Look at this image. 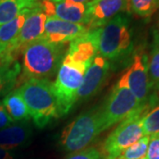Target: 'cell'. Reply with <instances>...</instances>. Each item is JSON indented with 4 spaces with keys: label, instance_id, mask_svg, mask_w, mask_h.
Returning a JSON list of instances; mask_svg holds the SVG:
<instances>
[{
    "label": "cell",
    "instance_id": "24",
    "mask_svg": "<svg viewBox=\"0 0 159 159\" xmlns=\"http://www.w3.org/2000/svg\"><path fill=\"white\" fill-rule=\"evenodd\" d=\"M65 159H102V154L96 147H89L77 152L71 153Z\"/></svg>",
    "mask_w": 159,
    "mask_h": 159
},
{
    "label": "cell",
    "instance_id": "21",
    "mask_svg": "<svg viewBox=\"0 0 159 159\" xmlns=\"http://www.w3.org/2000/svg\"><path fill=\"white\" fill-rule=\"evenodd\" d=\"M150 136L143 135L136 142L124 149L115 159H143L148 150Z\"/></svg>",
    "mask_w": 159,
    "mask_h": 159
},
{
    "label": "cell",
    "instance_id": "19",
    "mask_svg": "<svg viewBox=\"0 0 159 159\" xmlns=\"http://www.w3.org/2000/svg\"><path fill=\"white\" fill-rule=\"evenodd\" d=\"M39 5L38 0H0V26L9 22L23 10Z\"/></svg>",
    "mask_w": 159,
    "mask_h": 159
},
{
    "label": "cell",
    "instance_id": "1",
    "mask_svg": "<svg viewBox=\"0 0 159 159\" xmlns=\"http://www.w3.org/2000/svg\"><path fill=\"white\" fill-rule=\"evenodd\" d=\"M134 52L130 19L118 14L98 29V54L111 63L124 62Z\"/></svg>",
    "mask_w": 159,
    "mask_h": 159
},
{
    "label": "cell",
    "instance_id": "31",
    "mask_svg": "<svg viewBox=\"0 0 159 159\" xmlns=\"http://www.w3.org/2000/svg\"><path fill=\"white\" fill-rule=\"evenodd\" d=\"M158 89H159V87H158Z\"/></svg>",
    "mask_w": 159,
    "mask_h": 159
},
{
    "label": "cell",
    "instance_id": "3",
    "mask_svg": "<svg viewBox=\"0 0 159 159\" xmlns=\"http://www.w3.org/2000/svg\"><path fill=\"white\" fill-rule=\"evenodd\" d=\"M22 74L27 80L46 79L57 72L64 58V45L39 38L22 49Z\"/></svg>",
    "mask_w": 159,
    "mask_h": 159
},
{
    "label": "cell",
    "instance_id": "18",
    "mask_svg": "<svg viewBox=\"0 0 159 159\" xmlns=\"http://www.w3.org/2000/svg\"><path fill=\"white\" fill-rule=\"evenodd\" d=\"M33 9V8H32ZM31 9H25L20 14L9 22L0 26V43L7 47V51L10 53V50L14 44L18 35L22 29L24 22L29 15Z\"/></svg>",
    "mask_w": 159,
    "mask_h": 159
},
{
    "label": "cell",
    "instance_id": "29",
    "mask_svg": "<svg viewBox=\"0 0 159 159\" xmlns=\"http://www.w3.org/2000/svg\"><path fill=\"white\" fill-rule=\"evenodd\" d=\"M70 1H73L75 3H80V4H89L92 2L93 0H70Z\"/></svg>",
    "mask_w": 159,
    "mask_h": 159
},
{
    "label": "cell",
    "instance_id": "20",
    "mask_svg": "<svg viewBox=\"0 0 159 159\" xmlns=\"http://www.w3.org/2000/svg\"><path fill=\"white\" fill-rule=\"evenodd\" d=\"M159 9V0H128L127 11L140 18L152 16Z\"/></svg>",
    "mask_w": 159,
    "mask_h": 159
},
{
    "label": "cell",
    "instance_id": "12",
    "mask_svg": "<svg viewBox=\"0 0 159 159\" xmlns=\"http://www.w3.org/2000/svg\"><path fill=\"white\" fill-rule=\"evenodd\" d=\"M46 20L47 16L40 5L31 9L17 39L10 50V54L14 57V54L20 50L22 51L25 46L41 38L44 32Z\"/></svg>",
    "mask_w": 159,
    "mask_h": 159
},
{
    "label": "cell",
    "instance_id": "4",
    "mask_svg": "<svg viewBox=\"0 0 159 159\" xmlns=\"http://www.w3.org/2000/svg\"><path fill=\"white\" fill-rule=\"evenodd\" d=\"M101 133L99 107L95 106L80 114L65 127L59 144L66 152H77L89 148Z\"/></svg>",
    "mask_w": 159,
    "mask_h": 159
},
{
    "label": "cell",
    "instance_id": "22",
    "mask_svg": "<svg viewBox=\"0 0 159 159\" xmlns=\"http://www.w3.org/2000/svg\"><path fill=\"white\" fill-rule=\"evenodd\" d=\"M142 129L144 135L152 136L159 134V104L143 115L141 120Z\"/></svg>",
    "mask_w": 159,
    "mask_h": 159
},
{
    "label": "cell",
    "instance_id": "30",
    "mask_svg": "<svg viewBox=\"0 0 159 159\" xmlns=\"http://www.w3.org/2000/svg\"><path fill=\"white\" fill-rule=\"evenodd\" d=\"M43 1H47V0H38V2L41 3V2H43Z\"/></svg>",
    "mask_w": 159,
    "mask_h": 159
},
{
    "label": "cell",
    "instance_id": "14",
    "mask_svg": "<svg viewBox=\"0 0 159 159\" xmlns=\"http://www.w3.org/2000/svg\"><path fill=\"white\" fill-rule=\"evenodd\" d=\"M128 0H93L89 3V29L102 27L118 14L127 11Z\"/></svg>",
    "mask_w": 159,
    "mask_h": 159
},
{
    "label": "cell",
    "instance_id": "16",
    "mask_svg": "<svg viewBox=\"0 0 159 159\" xmlns=\"http://www.w3.org/2000/svg\"><path fill=\"white\" fill-rule=\"evenodd\" d=\"M2 102L14 123L30 119V113L19 89H13L4 97Z\"/></svg>",
    "mask_w": 159,
    "mask_h": 159
},
{
    "label": "cell",
    "instance_id": "11",
    "mask_svg": "<svg viewBox=\"0 0 159 159\" xmlns=\"http://www.w3.org/2000/svg\"><path fill=\"white\" fill-rule=\"evenodd\" d=\"M88 30L89 29L85 25L47 17L44 32L41 38L54 44L65 45L85 34Z\"/></svg>",
    "mask_w": 159,
    "mask_h": 159
},
{
    "label": "cell",
    "instance_id": "27",
    "mask_svg": "<svg viewBox=\"0 0 159 159\" xmlns=\"http://www.w3.org/2000/svg\"><path fill=\"white\" fill-rule=\"evenodd\" d=\"M9 59H14V57L8 52L7 47L0 43V64Z\"/></svg>",
    "mask_w": 159,
    "mask_h": 159
},
{
    "label": "cell",
    "instance_id": "10",
    "mask_svg": "<svg viewBox=\"0 0 159 159\" xmlns=\"http://www.w3.org/2000/svg\"><path fill=\"white\" fill-rule=\"evenodd\" d=\"M111 63L97 54L86 71L82 84L78 92L77 102H84L97 95L107 80Z\"/></svg>",
    "mask_w": 159,
    "mask_h": 159
},
{
    "label": "cell",
    "instance_id": "9",
    "mask_svg": "<svg viewBox=\"0 0 159 159\" xmlns=\"http://www.w3.org/2000/svg\"><path fill=\"white\" fill-rule=\"evenodd\" d=\"M47 17H53L68 22L88 26L89 22V4L70 0H47L40 3Z\"/></svg>",
    "mask_w": 159,
    "mask_h": 159
},
{
    "label": "cell",
    "instance_id": "23",
    "mask_svg": "<svg viewBox=\"0 0 159 159\" xmlns=\"http://www.w3.org/2000/svg\"><path fill=\"white\" fill-rule=\"evenodd\" d=\"M148 78L151 88L159 87V37H156L154 47L148 58Z\"/></svg>",
    "mask_w": 159,
    "mask_h": 159
},
{
    "label": "cell",
    "instance_id": "2",
    "mask_svg": "<svg viewBox=\"0 0 159 159\" xmlns=\"http://www.w3.org/2000/svg\"><path fill=\"white\" fill-rule=\"evenodd\" d=\"M26 102L30 119L34 125L42 129L53 119L60 117L53 84L46 79H30L19 88Z\"/></svg>",
    "mask_w": 159,
    "mask_h": 159
},
{
    "label": "cell",
    "instance_id": "13",
    "mask_svg": "<svg viewBox=\"0 0 159 159\" xmlns=\"http://www.w3.org/2000/svg\"><path fill=\"white\" fill-rule=\"evenodd\" d=\"M98 54V29H89L88 32L70 43L67 57L76 64L89 68Z\"/></svg>",
    "mask_w": 159,
    "mask_h": 159
},
{
    "label": "cell",
    "instance_id": "15",
    "mask_svg": "<svg viewBox=\"0 0 159 159\" xmlns=\"http://www.w3.org/2000/svg\"><path fill=\"white\" fill-rule=\"evenodd\" d=\"M33 137L32 125L27 121L13 123L0 130V148L13 151L30 144Z\"/></svg>",
    "mask_w": 159,
    "mask_h": 159
},
{
    "label": "cell",
    "instance_id": "5",
    "mask_svg": "<svg viewBox=\"0 0 159 159\" xmlns=\"http://www.w3.org/2000/svg\"><path fill=\"white\" fill-rule=\"evenodd\" d=\"M141 106L131 92L123 74L112 88L107 99L99 107L101 131L104 132L127 118Z\"/></svg>",
    "mask_w": 159,
    "mask_h": 159
},
{
    "label": "cell",
    "instance_id": "25",
    "mask_svg": "<svg viewBox=\"0 0 159 159\" xmlns=\"http://www.w3.org/2000/svg\"><path fill=\"white\" fill-rule=\"evenodd\" d=\"M143 159H159V134L150 136L148 150Z\"/></svg>",
    "mask_w": 159,
    "mask_h": 159
},
{
    "label": "cell",
    "instance_id": "7",
    "mask_svg": "<svg viewBox=\"0 0 159 159\" xmlns=\"http://www.w3.org/2000/svg\"><path fill=\"white\" fill-rule=\"evenodd\" d=\"M87 69V66L74 63L65 55L57 69L56 80L52 82L58 102L60 117L68 113L77 102L78 92Z\"/></svg>",
    "mask_w": 159,
    "mask_h": 159
},
{
    "label": "cell",
    "instance_id": "28",
    "mask_svg": "<svg viewBox=\"0 0 159 159\" xmlns=\"http://www.w3.org/2000/svg\"><path fill=\"white\" fill-rule=\"evenodd\" d=\"M0 159H14L13 151L0 148Z\"/></svg>",
    "mask_w": 159,
    "mask_h": 159
},
{
    "label": "cell",
    "instance_id": "8",
    "mask_svg": "<svg viewBox=\"0 0 159 159\" xmlns=\"http://www.w3.org/2000/svg\"><path fill=\"white\" fill-rule=\"evenodd\" d=\"M126 84L141 105L148 104L150 99L148 78V57L143 50L134 51L130 67L124 74Z\"/></svg>",
    "mask_w": 159,
    "mask_h": 159
},
{
    "label": "cell",
    "instance_id": "17",
    "mask_svg": "<svg viewBox=\"0 0 159 159\" xmlns=\"http://www.w3.org/2000/svg\"><path fill=\"white\" fill-rule=\"evenodd\" d=\"M21 74V66L14 59L0 64V97H5L13 90Z\"/></svg>",
    "mask_w": 159,
    "mask_h": 159
},
{
    "label": "cell",
    "instance_id": "26",
    "mask_svg": "<svg viewBox=\"0 0 159 159\" xmlns=\"http://www.w3.org/2000/svg\"><path fill=\"white\" fill-rule=\"evenodd\" d=\"M13 123V120L6 111L2 101H0V130L6 128L7 126H10Z\"/></svg>",
    "mask_w": 159,
    "mask_h": 159
},
{
    "label": "cell",
    "instance_id": "6",
    "mask_svg": "<svg viewBox=\"0 0 159 159\" xmlns=\"http://www.w3.org/2000/svg\"><path fill=\"white\" fill-rule=\"evenodd\" d=\"M150 106L148 103L139 107L127 118L119 122L117 127L111 132L102 142V149L100 150L102 159H115L124 149L144 135L141 120Z\"/></svg>",
    "mask_w": 159,
    "mask_h": 159
}]
</instances>
